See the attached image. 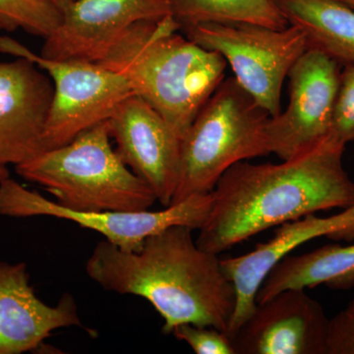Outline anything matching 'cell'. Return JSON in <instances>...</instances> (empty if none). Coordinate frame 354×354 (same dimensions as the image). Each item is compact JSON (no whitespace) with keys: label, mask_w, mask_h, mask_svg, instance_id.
I'll return each mask as SVG.
<instances>
[{"label":"cell","mask_w":354,"mask_h":354,"mask_svg":"<svg viewBox=\"0 0 354 354\" xmlns=\"http://www.w3.org/2000/svg\"><path fill=\"white\" fill-rule=\"evenodd\" d=\"M346 146L328 136L281 164L230 167L211 192V209L197 245L218 254L283 223L354 203V183L344 167Z\"/></svg>","instance_id":"1"},{"label":"cell","mask_w":354,"mask_h":354,"mask_svg":"<svg viewBox=\"0 0 354 354\" xmlns=\"http://www.w3.org/2000/svg\"><path fill=\"white\" fill-rule=\"evenodd\" d=\"M192 228L172 225L147 237L141 250L123 251L100 241L86 263L102 290L145 298L164 319L162 333L181 324L227 333L236 291L218 254L203 250Z\"/></svg>","instance_id":"2"},{"label":"cell","mask_w":354,"mask_h":354,"mask_svg":"<svg viewBox=\"0 0 354 354\" xmlns=\"http://www.w3.org/2000/svg\"><path fill=\"white\" fill-rule=\"evenodd\" d=\"M180 30L172 15L140 21L97 64L124 77L181 140L225 78L227 64Z\"/></svg>","instance_id":"3"},{"label":"cell","mask_w":354,"mask_h":354,"mask_svg":"<svg viewBox=\"0 0 354 354\" xmlns=\"http://www.w3.org/2000/svg\"><path fill=\"white\" fill-rule=\"evenodd\" d=\"M108 120L66 145L44 151L16 172L39 184L58 205L78 212H135L157 201L150 186L122 162L111 143Z\"/></svg>","instance_id":"4"},{"label":"cell","mask_w":354,"mask_h":354,"mask_svg":"<svg viewBox=\"0 0 354 354\" xmlns=\"http://www.w3.org/2000/svg\"><path fill=\"white\" fill-rule=\"evenodd\" d=\"M270 114L235 80L223 79L180 142V171L171 205L209 194L232 165L271 155Z\"/></svg>","instance_id":"5"},{"label":"cell","mask_w":354,"mask_h":354,"mask_svg":"<svg viewBox=\"0 0 354 354\" xmlns=\"http://www.w3.org/2000/svg\"><path fill=\"white\" fill-rule=\"evenodd\" d=\"M184 32L194 43L220 53L234 71L235 80L270 116L281 113L283 82L293 64L309 48L299 28L208 23Z\"/></svg>","instance_id":"6"},{"label":"cell","mask_w":354,"mask_h":354,"mask_svg":"<svg viewBox=\"0 0 354 354\" xmlns=\"http://www.w3.org/2000/svg\"><path fill=\"white\" fill-rule=\"evenodd\" d=\"M0 53L31 60L53 81L44 151L66 145L80 133L109 120L120 102L134 95L124 77L97 62L50 59L8 36H0Z\"/></svg>","instance_id":"7"},{"label":"cell","mask_w":354,"mask_h":354,"mask_svg":"<svg viewBox=\"0 0 354 354\" xmlns=\"http://www.w3.org/2000/svg\"><path fill=\"white\" fill-rule=\"evenodd\" d=\"M211 193L193 195L160 211L78 212L64 208L37 191L27 189L10 176L0 180V216L10 218L53 216L99 232L123 251L141 250L147 237L172 227L199 230L211 209Z\"/></svg>","instance_id":"8"},{"label":"cell","mask_w":354,"mask_h":354,"mask_svg":"<svg viewBox=\"0 0 354 354\" xmlns=\"http://www.w3.org/2000/svg\"><path fill=\"white\" fill-rule=\"evenodd\" d=\"M341 73L339 62L315 48L298 58L288 72V106L268 121L271 153L290 160L329 136Z\"/></svg>","instance_id":"9"},{"label":"cell","mask_w":354,"mask_h":354,"mask_svg":"<svg viewBox=\"0 0 354 354\" xmlns=\"http://www.w3.org/2000/svg\"><path fill=\"white\" fill-rule=\"evenodd\" d=\"M171 15L169 0H74L44 39L41 57L100 62L131 26Z\"/></svg>","instance_id":"10"},{"label":"cell","mask_w":354,"mask_h":354,"mask_svg":"<svg viewBox=\"0 0 354 354\" xmlns=\"http://www.w3.org/2000/svg\"><path fill=\"white\" fill-rule=\"evenodd\" d=\"M330 318L305 288L256 304L232 335L235 354H328Z\"/></svg>","instance_id":"11"},{"label":"cell","mask_w":354,"mask_h":354,"mask_svg":"<svg viewBox=\"0 0 354 354\" xmlns=\"http://www.w3.org/2000/svg\"><path fill=\"white\" fill-rule=\"evenodd\" d=\"M108 123L122 162L150 186L157 201L171 206L180 171V138L136 95L121 102Z\"/></svg>","instance_id":"12"},{"label":"cell","mask_w":354,"mask_h":354,"mask_svg":"<svg viewBox=\"0 0 354 354\" xmlns=\"http://www.w3.org/2000/svg\"><path fill=\"white\" fill-rule=\"evenodd\" d=\"M31 60L0 62V165H18L43 152L53 84Z\"/></svg>","instance_id":"13"},{"label":"cell","mask_w":354,"mask_h":354,"mask_svg":"<svg viewBox=\"0 0 354 354\" xmlns=\"http://www.w3.org/2000/svg\"><path fill=\"white\" fill-rule=\"evenodd\" d=\"M69 327L97 335L84 326L71 295L55 306L44 304L30 285L26 263L0 260V354L38 351L53 330Z\"/></svg>","instance_id":"14"},{"label":"cell","mask_w":354,"mask_h":354,"mask_svg":"<svg viewBox=\"0 0 354 354\" xmlns=\"http://www.w3.org/2000/svg\"><path fill=\"white\" fill-rule=\"evenodd\" d=\"M320 285L339 290L354 288V243L327 244L301 255L288 254L268 272L256 302H264L290 288L306 290Z\"/></svg>","instance_id":"15"},{"label":"cell","mask_w":354,"mask_h":354,"mask_svg":"<svg viewBox=\"0 0 354 354\" xmlns=\"http://www.w3.org/2000/svg\"><path fill=\"white\" fill-rule=\"evenodd\" d=\"M288 24L299 28L309 48L342 65L354 62V10L337 0H274Z\"/></svg>","instance_id":"16"},{"label":"cell","mask_w":354,"mask_h":354,"mask_svg":"<svg viewBox=\"0 0 354 354\" xmlns=\"http://www.w3.org/2000/svg\"><path fill=\"white\" fill-rule=\"evenodd\" d=\"M181 29L208 23H248L285 29L288 22L274 0H169Z\"/></svg>","instance_id":"17"},{"label":"cell","mask_w":354,"mask_h":354,"mask_svg":"<svg viewBox=\"0 0 354 354\" xmlns=\"http://www.w3.org/2000/svg\"><path fill=\"white\" fill-rule=\"evenodd\" d=\"M62 20V10L53 0H0V31L22 29L46 39Z\"/></svg>","instance_id":"18"},{"label":"cell","mask_w":354,"mask_h":354,"mask_svg":"<svg viewBox=\"0 0 354 354\" xmlns=\"http://www.w3.org/2000/svg\"><path fill=\"white\" fill-rule=\"evenodd\" d=\"M329 136L344 145L354 142V62L342 67Z\"/></svg>","instance_id":"19"},{"label":"cell","mask_w":354,"mask_h":354,"mask_svg":"<svg viewBox=\"0 0 354 354\" xmlns=\"http://www.w3.org/2000/svg\"><path fill=\"white\" fill-rule=\"evenodd\" d=\"M171 335L186 342L197 354H235L230 335L215 328L181 324Z\"/></svg>","instance_id":"20"},{"label":"cell","mask_w":354,"mask_h":354,"mask_svg":"<svg viewBox=\"0 0 354 354\" xmlns=\"http://www.w3.org/2000/svg\"><path fill=\"white\" fill-rule=\"evenodd\" d=\"M328 354H354V298L330 319Z\"/></svg>","instance_id":"21"},{"label":"cell","mask_w":354,"mask_h":354,"mask_svg":"<svg viewBox=\"0 0 354 354\" xmlns=\"http://www.w3.org/2000/svg\"><path fill=\"white\" fill-rule=\"evenodd\" d=\"M53 1L57 4V6L59 7L62 10H64L65 7L68 6L74 0H53Z\"/></svg>","instance_id":"22"},{"label":"cell","mask_w":354,"mask_h":354,"mask_svg":"<svg viewBox=\"0 0 354 354\" xmlns=\"http://www.w3.org/2000/svg\"><path fill=\"white\" fill-rule=\"evenodd\" d=\"M9 176H10V174H9V171L8 169H7V167L0 165V180Z\"/></svg>","instance_id":"23"},{"label":"cell","mask_w":354,"mask_h":354,"mask_svg":"<svg viewBox=\"0 0 354 354\" xmlns=\"http://www.w3.org/2000/svg\"><path fill=\"white\" fill-rule=\"evenodd\" d=\"M337 1L342 2L344 6L351 7L354 10V0H337Z\"/></svg>","instance_id":"24"}]
</instances>
